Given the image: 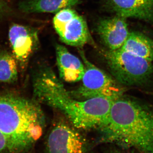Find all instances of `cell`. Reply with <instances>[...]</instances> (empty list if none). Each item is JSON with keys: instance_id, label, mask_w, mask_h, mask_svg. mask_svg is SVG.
<instances>
[{"instance_id": "1", "label": "cell", "mask_w": 153, "mask_h": 153, "mask_svg": "<svg viewBox=\"0 0 153 153\" xmlns=\"http://www.w3.org/2000/svg\"><path fill=\"white\" fill-rule=\"evenodd\" d=\"M96 129L99 141L140 153H153V107L124 94L113 102Z\"/></svg>"}, {"instance_id": "2", "label": "cell", "mask_w": 153, "mask_h": 153, "mask_svg": "<svg viewBox=\"0 0 153 153\" xmlns=\"http://www.w3.org/2000/svg\"><path fill=\"white\" fill-rule=\"evenodd\" d=\"M34 99L60 111L77 129H97L106 117L113 100L104 98L79 100L66 90L53 70L41 67L33 80Z\"/></svg>"}, {"instance_id": "3", "label": "cell", "mask_w": 153, "mask_h": 153, "mask_svg": "<svg viewBox=\"0 0 153 153\" xmlns=\"http://www.w3.org/2000/svg\"><path fill=\"white\" fill-rule=\"evenodd\" d=\"M46 124L40 104L12 94H0V131L10 153H26L41 137Z\"/></svg>"}, {"instance_id": "4", "label": "cell", "mask_w": 153, "mask_h": 153, "mask_svg": "<svg viewBox=\"0 0 153 153\" xmlns=\"http://www.w3.org/2000/svg\"><path fill=\"white\" fill-rule=\"evenodd\" d=\"M111 76L123 86H141L153 76L152 61L121 49L103 51Z\"/></svg>"}, {"instance_id": "5", "label": "cell", "mask_w": 153, "mask_h": 153, "mask_svg": "<svg viewBox=\"0 0 153 153\" xmlns=\"http://www.w3.org/2000/svg\"><path fill=\"white\" fill-rule=\"evenodd\" d=\"M79 51L85 72L82 84L75 90L69 92L73 97L81 100L104 98L114 101L124 94L125 86L90 62L82 51Z\"/></svg>"}, {"instance_id": "6", "label": "cell", "mask_w": 153, "mask_h": 153, "mask_svg": "<svg viewBox=\"0 0 153 153\" xmlns=\"http://www.w3.org/2000/svg\"><path fill=\"white\" fill-rule=\"evenodd\" d=\"M78 130L63 121L55 124L46 137L45 153H89L87 140Z\"/></svg>"}, {"instance_id": "7", "label": "cell", "mask_w": 153, "mask_h": 153, "mask_svg": "<svg viewBox=\"0 0 153 153\" xmlns=\"http://www.w3.org/2000/svg\"><path fill=\"white\" fill-rule=\"evenodd\" d=\"M53 22L61 41L67 45L81 47L92 41L85 19L73 9L68 8L57 12Z\"/></svg>"}, {"instance_id": "8", "label": "cell", "mask_w": 153, "mask_h": 153, "mask_svg": "<svg viewBox=\"0 0 153 153\" xmlns=\"http://www.w3.org/2000/svg\"><path fill=\"white\" fill-rule=\"evenodd\" d=\"M8 36L13 55L19 66L24 70L37 45V33L27 26L13 24L9 29Z\"/></svg>"}, {"instance_id": "9", "label": "cell", "mask_w": 153, "mask_h": 153, "mask_svg": "<svg viewBox=\"0 0 153 153\" xmlns=\"http://www.w3.org/2000/svg\"><path fill=\"white\" fill-rule=\"evenodd\" d=\"M96 29L102 43L111 50L121 48L129 33L126 18L117 15L100 20Z\"/></svg>"}, {"instance_id": "10", "label": "cell", "mask_w": 153, "mask_h": 153, "mask_svg": "<svg viewBox=\"0 0 153 153\" xmlns=\"http://www.w3.org/2000/svg\"><path fill=\"white\" fill-rule=\"evenodd\" d=\"M55 49L60 78L68 82H76L82 80L85 72L83 62L62 45L57 44Z\"/></svg>"}, {"instance_id": "11", "label": "cell", "mask_w": 153, "mask_h": 153, "mask_svg": "<svg viewBox=\"0 0 153 153\" xmlns=\"http://www.w3.org/2000/svg\"><path fill=\"white\" fill-rule=\"evenodd\" d=\"M117 16L123 18L153 20V0H111Z\"/></svg>"}, {"instance_id": "12", "label": "cell", "mask_w": 153, "mask_h": 153, "mask_svg": "<svg viewBox=\"0 0 153 153\" xmlns=\"http://www.w3.org/2000/svg\"><path fill=\"white\" fill-rule=\"evenodd\" d=\"M80 0H24L19 3L20 10L26 13H57L78 4Z\"/></svg>"}, {"instance_id": "13", "label": "cell", "mask_w": 153, "mask_h": 153, "mask_svg": "<svg viewBox=\"0 0 153 153\" xmlns=\"http://www.w3.org/2000/svg\"><path fill=\"white\" fill-rule=\"evenodd\" d=\"M120 49L153 62V41L141 33H129Z\"/></svg>"}, {"instance_id": "14", "label": "cell", "mask_w": 153, "mask_h": 153, "mask_svg": "<svg viewBox=\"0 0 153 153\" xmlns=\"http://www.w3.org/2000/svg\"><path fill=\"white\" fill-rule=\"evenodd\" d=\"M18 62L13 54L3 52L0 53V82L14 83L19 76Z\"/></svg>"}, {"instance_id": "15", "label": "cell", "mask_w": 153, "mask_h": 153, "mask_svg": "<svg viewBox=\"0 0 153 153\" xmlns=\"http://www.w3.org/2000/svg\"><path fill=\"white\" fill-rule=\"evenodd\" d=\"M0 153H10L7 140L0 131Z\"/></svg>"}, {"instance_id": "16", "label": "cell", "mask_w": 153, "mask_h": 153, "mask_svg": "<svg viewBox=\"0 0 153 153\" xmlns=\"http://www.w3.org/2000/svg\"><path fill=\"white\" fill-rule=\"evenodd\" d=\"M110 153H126L124 152H122V151L118 150H113L112 151H111Z\"/></svg>"}]
</instances>
